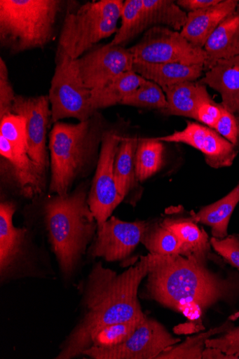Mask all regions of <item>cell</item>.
I'll use <instances>...</instances> for the list:
<instances>
[{
  "label": "cell",
  "instance_id": "cb8c5ba5",
  "mask_svg": "<svg viewBox=\"0 0 239 359\" xmlns=\"http://www.w3.org/2000/svg\"><path fill=\"white\" fill-rule=\"evenodd\" d=\"M239 203V184L224 198L214 204L203 208L198 212H191L197 222L212 228V237L224 239L228 235L231 217Z\"/></svg>",
  "mask_w": 239,
  "mask_h": 359
},
{
  "label": "cell",
  "instance_id": "ba28073f",
  "mask_svg": "<svg viewBox=\"0 0 239 359\" xmlns=\"http://www.w3.org/2000/svg\"><path fill=\"white\" fill-rule=\"evenodd\" d=\"M121 127L108 128L101 143L95 175L88 203L97 225L104 223L124 201L118 191L114 175L116 156L124 135Z\"/></svg>",
  "mask_w": 239,
  "mask_h": 359
},
{
  "label": "cell",
  "instance_id": "ac0fdd59",
  "mask_svg": "<svg viewBox=\"0 0 239 359\" xmlns=\"http://www.w3.org/2000/svg\"><path fill=\"white\" fill-rule=\"evenodd\" d=\"M198 82L219 93L224 109L239 117V56L219 60Z\"/></svg>",
  "mask_w": 239,
  "mask_h": 359
},
{
  "label": "cell",
  "instance_id": "484cf974",
  "mask_svg": "<svg viewBox=\"0 0 239 359\" xmlns=\"http://www.w3.org/2000/svg\"><path fill=\"white\" fill-rule=\"evenodd\" d=\"M139 139L123 135L115 159L114 175L118 192L125 198L137 185L135 157Z\"/></svg>",
  "mask_w": 239,
  "mask_h": 359
},
{
  "label": "cell",
  "instance_id": "3957f363",
  "mask_svg": "<svg viewBox=\"0 0 239 359\" xmlns=\"http://www.w3.org/2000/svg\"><path fill=\"white\" fill-rule=\"evenodd\" d=\"M84 187L67 196L55 194L42 207V217L61 278L67 286L80 273L82 260L95 237L97 222Z\"/></svg>",
  "mask_w": 239,
  "mask_h": 359
},
{
  "label": "cell",
  "instance_id": "4dcf8cb0",
  "mask_svg": "<svg viewBox=\"0 0 239 359\" xmlns=\"http://www.w3.org/2000/svg\"><path fill=\"white\" fill-rule=\"evenodd\" d=\"M121 105L156 109L160 112L168 108L166 97L162 88L146 79L137 89L127 95Z\"/></svg>",
  "mask_w": 239,
  "mask_h": 359
},
{
  "label": "cell",
  "instance_id": "1f68e13d",
  "mask_svg": "<svg viewBox=\"0 0 239 359\" xmlns=\"http://www.w3.org/2000/svg\"><path fill=\"white\" fill-rule=\"evenodd\" d=\"M145 319L119 323L107 326L93 337L91 347L108 348L124 343L133 334Z\"/></svg>",
  "mask_w": 239,
  "mask_h": 359
},
{
  "label": "cell",
  "instance_id": "4fadbf2b",
  "mask_svg": "<svg viewBox=\"0 0 239 359\" xmlns=\"http://www.w3.org/2000/svg\"><path fill=\"white\" fill-rule=\"evenodd\" d=\"M149 221L128 222L111 217L97 225L95 238L88 248L92 258L102 257L116 262L129 257L142 243Z\"/></svg>",
  "mask_w": 239,
  "mask_h": 359
},
{
  "label": "cell",
  "instance_id": "83f0119b",
  "mask_svg": "<svg viewBox=\"0 0 239 359\" xmlns=\"http://www.w3.org/2000/svg\"><path fill=\"white\" fill-rule=\"evenodd\" d=\"M164 142L155 138L139 139L135 157V176L144 182L157 174L164 164Z\"/></svg>",
  "mask_w": 239,
  "mask_h": 359
},
{
  "label": "cell",
  "instance_id": "d6a6232c",
  "mask_svg": "<svg viewBox=\"0 0 239 359\" xmlns=\"http://www.w3.org/2000/svg\"><path fill=\"white\" fill-rule=\"evenodd\" d=\"M0 136L26 151L27 126L22 116L12 113L0 118Z\"/></svg>",
  "mask_w": 239,
  "mask_h": 359
},
{
  "label": "cell",
  "instance_id": "4316f807",
  "mask_svg": "<svg viewBox=\"0 0 239 359\" xmlns=\"http://www.w3.org/2000/svg\"><path fill=\"white\" fill-rule=\"evenodd\" d=\"M239 313L231 316L222 325L206 333L188 337L182 344L170 346L158 355L156 359H201L202 354L206 348V342L216 334H222L234 327L233 321Z\"/></svg>",
  "mask_w": 239,
  "mask_h": 359
},
{
  "label": "cell",
  "instance_id": "e0dca14e",
  "mask_svg": "<svg viewBox=\"0 0 239 359\" xmlns=\"http://www.w3.org/2000/svg\"><path fill=\"white\" fill-rule=\"evenodd\" d=\"M238 5V0H221L214 6L187 13L182 35L193 46L203 49L214 30Z\"/></svg>",
  "mask_w": 239,
  "mask_h": 359
},
{
  "label": "cell",
  "instance_id": "74e56055",
  "mask_svg": "<svg viewBox=\"0 0 239 359\" xmlns=\"http://www.w3.org/2000/svg\"><path fill=\"white\" fill-rule=\"evenodd\" d=\"M222 106L213 99L201 103L197 109L195 121L213 129L221 114Z\"/></svg>",
  "mask_w": 239,
  "mask_h": 359
},
{
  "label": "cell",
  "instance_id": "7c38bea8",
  "mask_svg": "<svg viewBox=\"0 0 239 359\" xmlns=\"http://www.w3.org/2000/svg\"><path fill=\"white\" fill-rule=\"evenodd\" d=\"M133 62L128 48L111 43L93 48L72 60L77 78L91 91L104 88L122 74L132 71Z\"/></svg>",
  "mask_w": 239,
  "mask_h": 359
},
{
  "label": "cell",
  "instance_id": "52a82bcc",
  "mask_svg": "<svg viewBox=\"0 0 239 359\" xmlns=\"http://www.w3.org/2000/svg\"><path fill=\"white\" fill-rule=\"evenodd\" d=\"M16 210L13 202L0 204V284L26 278L55 279L53 268L41 264L29 254L27 228L13 224Z\"/></svg>",
  "mask_w": 239,
  "mask_h": 359
},
{
  "label": "cell",
  "instance_id": "f35d334b",
  "mask_svg": "<svg viewBox=\"0 0 239 359\" xmlns=\"http://www.w3.org/2000/svg\"><path fill=\"white\" fill-rule=\"evenodd\" d=\"M221 0H178L177 4L186 13H193L219 4Z\"/></svg>",
  "mask_w": 239,
  "mask_h": 359
},
{
  "label": "cell",
  "instance_id": "5bb4252c",
  "mask_svg": "<svg viewBox=\"0 0 239 359\" xmlns=\"http://www.w3.org/2000/svg\"><path fill=\"white\" fill-rule=\"evenodd\" d=\"M48 95L24 96L16 95L13 113L26 119V151L29 157L47 172L49 157L47 150V135L52 112Z\"/></svg>",
  "mask_w": 239,
  "mask_h": 359
},
{
  "label": "cell",
  "instance_id": "d4e9b609",
  "mask_svg": "<svg viewBox=\"0 0 239 359\" xmlns=\"http://www.w3.org/2000/svg\"><path fill=\"white\" fill-rule=\"evenodd\" d=\"M132 71L122 74L104 88L91 91V104L95 111L121 104L125 97L144 81Z\"/></svg>",
  "mask_w": 239,
  "mask_h": 359
},
{
  "label": "cell",
  "instance_id": "ffe728a7",
  "mask_svg": "<svg viewBox=\"0 0 239 359\" xmlns=\"http://www.w3.org/2000/svg\"><path fill=\"white\" fill-rule=\"evenodd\" d=\"M168 108L161 112L165 116H175L195 120L199 105L212 99L206 85L198 81H187L162 88Z\"/></svg>",
  "mask_w": 239,
  "mask_h": 359
},
{
  "label": "cell",
  "instance_id": "30bf717a",
  "mask_svg": "<svg viewBox=\"0 0 239 359\" xmlns=\"http://www.w3.org/2000/svg\"><path fill=\"white\" fill-rule=\"evenodd\" d=\"M48 96L53 123L69 118L86 121L97 111L91 104V90L82 86L70 60L56 64Z\"/></svg>",
  "mask_w": 239,
  "mask_h": 359
},
{
  "label": "cell",
  "instance_id": "8d00e7d4",
  "mask_svg": "<svg viewBox=\"0 0 239 359\" xmlns=\"http://www.w3.org/2000/svg\"><path fill=\"white\" fill-rule=\"evenodd\" d=\"M206 348H217L231 357L239 358V327H234L217 339H209Z\"/></svg>",
  "mask_w": 239,
  "mask_h": 359
},
{
  "label": "cell",
  "instance_id": "8fae6325",
  "mask_svg": "<svg viewBox=\"0 0 239 359\" xmlns=\"http://www.w3.org/2000/svg\"><path fill=\"white\" fill-rule=\"evenodd\" d=\"M182 342L165 326L147 316L133 334L124 343L113 347H91L83 356L92 359H156L168 348Z\"/></svg>",
  "mask_w": 239,
  "mask_h": 359
},
{
  "label": "cell",
  "instance_id": "f546056e",
  "mask_svg": "<svg viewBox=\"0 0 239 359\" xmlns=\"http://www.w3.org/2000/svg\"><path fill=\"white\" fill-rule=\"evenodd\" d=\"M143 0H126L121 13V25L110 43L114 46L125 47L135 38L143 35L141 12Z\"/></svg>",
  "mask_w": 239,
  "mask_h": 359
},
{
  "label": "cell",
  "instance_id": "2e32d148",
  "mask_svg": "<svg viewBox=\"0 0 239 359\" xmlns=\"http://www.w3.org/2000/svg\"><path fill=\"white\" fill-rule=\"evenodd\" d=\"M2 174L24 198H38L46 187V172L27 151L0 136Z\"/></svg>",
  "mask_w": 239,
  "mask_h": 359
},
{
  "label": "cell",
  "instance_id": "d590c367",
  "mask_svg": "<svg viewBox=\"0 0 239 359\" xmlns=\"http://www.w3.org/2000/svg\"><path fill=\"white\" fill-rule=\"evenodd\" d=\"M239 151V117L222 107L220 118L214 128Z\"/></svg>",
  "mask_w": 239,
  "mask_h": 359
},
{
  "label": "cell",
  "instance_id": "44dd1931",
  "mask_svg": "<svg viewBox=\"0 0 239 359\" xmlns=\"http://www.w3.org/2000/svg\"><path fill=\"white\" fill-rule=\"evenodd\" d=\"M132 72L165 88L187 81H196L204 72L203 65L179 63H149L135 61Z\"/></svg>",
  "mask_w": 239,
  "mask_h": 359
},
{
  "label": "cell",
  "instance_id": "5b68a950",
  "mask_svg": "<svg viewBox=\"0 0 239 359\" xmlns=\"http://www.w3.org/2000/svg\"><path fill=\"white\" fill-rule=\"evenodd\" d=\"M61 0H0V44L11 54L51 43L64 8Z\"/></svg>",
  "mask_w": 239,
  "mask_h": 359
},
{
  "label": "cell",
  "instance_id": "6da1fadb",
  "mask_svg": "<svg viewBox=\"0 0 239 359\" xmlns=\"http://www.w3.org/2000/svg\"><path fill=\"white\" fill-rule=\"evenodd\" d=\"M149 273L147 255L118 274L101 262L93 265L79 287V315L74 328L59 346L55 359L83 356L93 337L102 329L116 323L144 320L139 290Z\"/></svg>",
  "mask_w": 239,
  "mask_h": 359
},
{
  "label": "cell",
  "instance_id": "277c9868",
  "mask_svg": "<svg viewBox=\"0 0 239 359\" xmlns=\"http://www.w3.org/2000/svg\"><path fill=\"white\" fill-rule=\"evenodd\" d=\"M108 128L97 111L76 124L57 122L50 135L51 193L70 194L74 182L97 163L102 138Z\"/></svg>",
  "mask_w": 239,
  "mask_h": 359
},
{
  "label": "cell",
  "instance_id": "7402d4cb",
  "mask_svg": "<svg viewBox=\"0 0 239 359\" xmlns=\"http://www.w3.org/2000/svg\"><path fill=\"white\" fill-rule=\"evenodd\" d=\"M161 222L179 238L182 245L181 255L211 259L212 247L209 236L191 217L165 218Z\"/></svg>",
  "mask_w": 239,
  "mask_h": 359
},
{
  "label": "cell",
  "instance_id": "8992f818",
  "mask_svg": "<svg viewBox=\"0 0 239 359\" xmlns=\"http://www.w3.org/2000/svg\"><path fill=\"white\" fill-rule=\"evenodd\" d=\"M124 2L100 0L67 12L60 30L55 65L65 59L75 60L100 41L116 35Z\"/></svg>",
  "mask_w": 239,
  "mask_h": 359
},
{
  "label": "cell",
  "instance_id": "9c48e42d",
  "mask_svg": "<svg viewBox=\"0 0 239 359\" xmlns=\"http://www.w3.org/2000/svg\"><path fill=\"white\" fill-rule=\"evenodd\" d=\"M135 61L149 63H179L203 65L206 52L191 44L181 34L166 27L147 30L135 46L128 48Z\"/></svg>",
  "mask_w": 239,
  "mask_h": 359
},
{
  "label": "cell",
  "instance_id": "f1b7e54d",
  "mask_svg": "<svg viewBox=\"0 0 239 359\" xmlns=\"http://www.w3.org/2000/svg\"><path fill=\"white\" fill-rule=\"evenodd\" d=\"M141 243L153 255H181V241L172 231L167 229L161 221L149 222Z\"/></svg>",
  "mask_w": 239,
  "mask_h": 359
},
{
  "label": "cell",
  "instance_id": "603a6c76",
  "mask_svg": "<svg viewBox=\"0 0 239 359\" xmlns=\"http://www.w3.org/2000/svg\"><path fill=\"white\" fill-rule=\"evenodd\" d=\"M141 22L143 32L154 27H166L181 32L187 13L173 0H143Z\"/></svg>",
  "mask_w": 239,
  "mask_h": 359
},
{
  "label": "cell",
  "instance_id": "7a4b0ae2",
  "mask_svg": "<svg viewBox=\"0 0 239 359\" xmlns=\"http://www.w3.org/2000/svg\"><path fill=\"white\" fill-rule=\"evenodd\" d=\"M149 273L141 296L181 313L191 321L219 303L239 301V273L211 269L210 259L148 254Z\"/></svg>",
  "mask_w": 239,
  "mask_h": 359
},
{
  "label": "cell",
  "instance_id": "836d02e7",
  "mask_svg": "<svg viewBox=\"0 0 239 359\" xmlns=\"http://www.w3.org/2000/svg\"><path fill=\"white\" fill-rule=\"evenodd\" d=\"M16 95L9 78L6 62L0 59V118L13 113Z\"/></svg>",
  "mask_w": 239,
  "mask_h": 359
},
{
  "label": "cell",
  "instance_id": "9a60e30c",
  "mask_svg": "<svg viewBox=\"0 0 239 359\" xmlns=\"http://www.w3.org/2000/svg\"><path fill=\"white\" fill-rule=\"evenodd\" d=\"M155 139L163 142L185 144L198 150L207 164L214 169L231 167L239 153L215 129L197 121H187L183 130Z\"/></svg>",
  "mask_w": 239,
  "mask_h": 359
},
{
  "label": "cell",
  "instance_id": "e575fe53",
  "mask_svg": "<svg viewBox=\"0 0 239 359\" xmlns=\"http://www.w3.org/2000/svg\"><path fill=\"white\" fill-rule=\"evenodd\" d=\"M212 248L223 257L226 262L239 270V236L230 235L224 239L212 238Z\"/></svg>",
  "mask_w": 239,
  "mask_h": 359
},
{
  "label": "cell",
  "instance_id": "d6986e66",
  "mask_svg": "<svg viewBox=\"0 0 239 359\" xmlns=\"http://www.w3.org/2000/svg\"><path fill=\"white\" fill-rule=\"evenodd\" d=\"M203 50L207 54L203 67L206 72L220 60L239 56V5L214 30Z\"/></svg>",
  "mask_w": 239,
  "mask_h": 359
}]
</instances>
